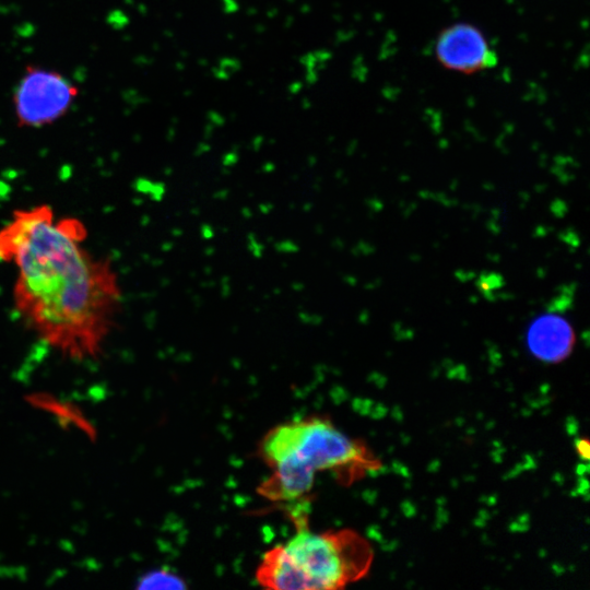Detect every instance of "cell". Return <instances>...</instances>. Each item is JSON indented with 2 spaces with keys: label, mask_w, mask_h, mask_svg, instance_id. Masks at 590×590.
I'll return each mask as SVG.
<instances>
[{
  "label": "cell",
  "mask_w": 590,
  "mask_h": 590,
  "mask_svg": "<svg viewBox=\"0 0 590 590\" xmlns=\"http://www.w3.org/2000/svg\"><path fill=\"white\" fill-rule=\"evenodd\" d=\"M575 334L570 323L555 314L535 318L527 332L530 352L545 363L564 361L573 351Z\"/></svg>",
  "instance_id": "obj_6"
},
{
  "label": "cell",
  "mask_w": 590,
  "mask_h": 590,
  "mask_svg": "<svg viewBox=\"0 0 590 590\" xmlns=\"http://www.w3.org/2000/svg\"><path fill=\"white\" fill-rule=\"evenodd\" d=\"M258 456L271 472L258 493L273 503L308 500L317 473L329 472L347 486L382 467L364 441L320 415L273 426L260 439Z\"/></svg>",
  "instance_id": "obj_2"
},
{
  "label": "cell",
  "mask_w": 590,
  "mask_h": 590,
  "mask_svg": "<svg viewBox=\"0 0 590 590\" xmlns=\"http://www.w3.org/2000/svg\"><path fill=\"white\" fill-rule=\"evenodd\" d=\"M87 238L82 220L47 203L15 209L0 226V261L14 271V312L36 339L75 362L103 354L123 302L116 267Z\"/></svg>",
  "instance_id": "obj_1"
},
{
  "label": "cell",
  "mask_w": 590,
  "mask_h": 590,
  "mask_svg": "<svg viewBox=\"0 0 590 590\" xmlns=\"http://www.w3.org/2000/svg\"><path fill=\"white\" fill-rule=\"evenodd\" d=\"M435 56L445 68L474 73L496 63V54L484 33L470 23H455L438 35Z\"/></svg>",
  "instance_id": "obj_5"
},
{
  "label": "cell",
  "mask_w": 590,
  "mask_h": 590,
  "mask_svg": "<svg viewBox=\"0 0 590 590\" xmlns=\"http://www.w3.org/2000/svg\"><path fill=\"white\" fill-rule=\"evenodd\" d=\"M80 94L79 87L58 70L28 64L12 96L20 128L40 129L62 119Z\"/></svg>",
  "instance_id": "obj_4"
},
{
  "label": "cell",
  "mask_w": 590,
  "mask_h": 590,
  "mask_svg": "<svg viewBox=\"0 0 590 590\" xmlns=\"http://www.w3.org/2000/svg\"><path fill=\"white\" fill-rule=\"evenodd\" d=\"M295 533L269 548L256 570L257 582L274 590H337L370 570V543L351 529L314 532L305 510L290 514Z\"/></svg>",
  "instance_id": "obj_3"
},
{
  "label": "cell",
  "mask_w": 590,
  "mask_h": 590,
  "mask_svg": "<svg viewBox=\"0 0 590 590\" xmlns=\"http://www.w3.org/2000/svg\"><path fill=\"white\" fill-rule=\"evenodd\" d=\"M138 589H184L185 581L176 574L166 569H154L143 574L138 579Z\"/></svg>",
  "instance_id": "obj_7"
},
{
  "label": "cell",
  "mask_w": 590,
  "mask_h": 590,
  "mask_svg": "<svg viewBox=\"0 0 590 590\" xmlns=\"http://www.w3.org/2000/svg\"><path fill=\"white\" fill-rule=\"evenodd\" d=\"M577 450L580 453L581 458L588 459L589 458V444L585 440H579L577 444Z\"/></svg>",
  "instance_id": "obj_8"
}]
</instances>
